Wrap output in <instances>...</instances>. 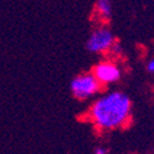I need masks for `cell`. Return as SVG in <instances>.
Segmentation results:
<instances>
[{
  "instance_id": "obj_1",
  "label": "cell",
  "mask_w": 154,
  "mask_h": 154,
  "mask_svg": "<svg viewBox=\"0 0 154 154\" xmlns=\"http://www.w3.org/2000/svg\"><path fill=\"white\" fill-rule=\"evenodd\" d=\"M131 99L125 93L113 91L101 96L90 110L91 121L102 130H116L125 126L131 116Z\"/></svg>"
},
{
  "instance_id": "obj_2",
  "label": "cell",
  "mask_w": 154,
  "mask_h": 154,
  "mask_svg": "<svg viewBox=\"0 0 154 154\" xmlns=\"http://www.w3.org/2000/svg\"><path fill=\"white\" fill-rule=\"evenodd\" d=\"M101 84L94 76V74H80L72 80L70 83V90L74 97L79 100H85L88 97H91L95 95Z\"/></svg>"
},
{
  "instance_id": "obj_3",
  "label": "cell",
  "mask_w": 154,
  "mask_h": 154,
  "mask_svg": "<svg viewBox=\"0 0 154 154\" xmlns=\"http://www.w3.org/2000/svg\"><path fill=\"white\" fill-rule=\"evenodd\" d=\"M113 42H115V37L112 32L106 27H101L95 30L90 35L86 42V48L89 52L93 53H104L110 51Z\"/></svg>"
},
{
  "instance_id": "obj_4",
  "label": "cell",
  "mask_w": 154,
  "mask_h": 154,
  "mask_svg": "<svg viewBox=\"0 0 154 154\" xmlns=\"http://www.w3.org/2000/svg\"><path fill=\"white\" fill-rule=\"evenodd\" d=\"M94 76L100 84L116 83L121 78V70L115 63L101 62L94 68Z\"/></svg>"
},
{
  "instance_id": "obj_5",
  "label": "cell",
  "mask_w": 154,
  "mask_h": 154,
  "mask_svg": "<svg viewBox=\"0 0 154 154\" xmlns=\"http://www.w3.org/2000/svg\"><path fill=\"white\" fill-rule=\"evenodd\" d=\"M95 10L97 12V15L100 16V19H104L106 21L110 20L112 14L111 0H97L95 5Z\"/></svg>"
},
{
  "instance_id": "obj_6",
  "label": "cell",
  "mask_w": 154,
  "mask_h": 154,
  "mask_svg": "<svg viewBox=\"0 0 154 154\" xmlns=\"http://www.w3.org/2000/svg\"><path fill=\"white\" fill-rule=\"evenodd\" d=\"M146 68H147V70H148L149 73H153V72H154V60H153V59H150V60L147 63Z\"/></svg>"
},
{
  "instance_id": "obj_7",
  "label": "cell",
  "mask_w": 154,
  "mask_h": 154,
  "mask_svg": "<svg viewBox=\"0 0 154 154\" xmlns=\"http://www.w3.org/2000/svg\"><path fill=\"white\" fill-rule=\"evenodd\" d=\"M107 152H109L107 149L102 148V147H97V148L95 149V153H96V154H106Z\"/></svg>"
}]
</instances>
